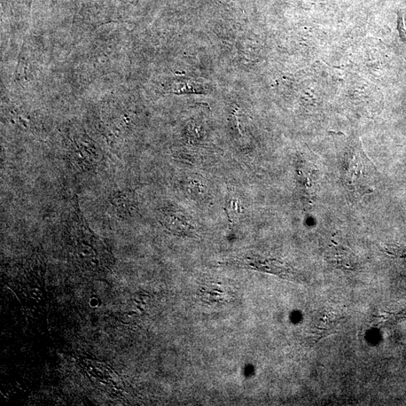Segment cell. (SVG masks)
Listing matches in <instances>:
<instances>
[{"mask_svg":"<svg viewBox=\"0 0 406 406\" xmlns=\"http://www.w3.org/2000/svg\"><path fill=\"white\" fill-rule=\"evenodd\" d=\"M344 167L343 178L349 192L359 198L373 192L377 171L359 140L355 139L349 142Z\"/></svg>","mask_w":406,"mask_h":406,"instance_id":"obj_1","label":"cell"},{"mask_svg":"<svg viewBox=\"0 0 406 406\" xmlns=\"http://www.w3.org/2000/svg\"><path fill=\"white\" fill-rule=\"evenodd\" d=\"M231 263L243 265V267L261 270L273 273V274L288 276L291 274V271L280 262L276 260H265L259 256H244L237 261H232Z\"/></svg>","mask_w":406,"mask_h":406,"instance_id":"obj_2","label":"cell"},{"mask_svg":"<svg viewBox=\"0 0 406 406\" xmlns=\"http://www.w3.org/2000/svg\"><path fill=\"white\" fill-rule=\"evenodd\" d=\"M317 174L318 171L313 169L300 171V184L302 186V190L303 191L304 196L306 197L307 200L309 202H313L315 198L316 192L315 186L318 181Z\"/></svg>","mask_w":406,"mask_h":406,"instance_id":"obj_3","label":"cell"},{"mask_svg":"<svg viewBox=\"0 0 406 406\" xmlns=\"http://www.w3.org/2000/svg\"><path fill=\"white\" fill-rule=\"evenodd\" d=\"M230 206L226 209V213H228V217L230 220H236L237 219V215L239 214V202L235 200H231L230 203Z\"/></svg>","mask_w":406,"mask_h":406,"instance_id":"obj_4","label":"cell"}]
</instances>
